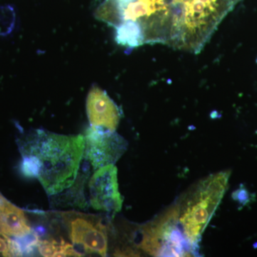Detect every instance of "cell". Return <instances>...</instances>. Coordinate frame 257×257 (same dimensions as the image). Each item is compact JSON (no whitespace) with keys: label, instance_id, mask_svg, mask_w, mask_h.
<instances>
[{"label":"cell","instance_id":"1","mask_svg":"<svg viewBox=\"0 0 257 257\" xmlns=\"http://www.w3.org/2000/svg\"><path fill=\"white\" fill-rule=\"evenodd\" d=\"M84 147L83 135L66 136L37 130L23 155H33L38 160L40 171L37 179L47 194L55 195L74 184Z\"/></svg>","mask_w":257,"mask_h":257},{"label":"cell","instance_id":"2","mask_svg":"<svg viewBox=\"0 0 257 257\" xmlns=\"http://www.w3.org/2000/svg\"><path fill=\"white\" fill-rule=\"evenodd\" d=\"M231 172L221 171L199 181L178 203L179 225L194 252L223 197Z\"/></svg>","mask_w":257,"mask_h":257},{"label":"cell","instance_id":"3","mask_svg":"<svg viewBox=\"0 0 257 257\" xmlns=\"http://www.w3.org/2000/svg\"><path fill=\"white\" fill-rule=\"evenodd\" d=\"M178 214V206L175 204L144 225L140 248L153 256H194L195 253L179 225Z\"/></svg>","mask_w":257,"mask_h":257},{"label":"cell","instance_id":"4","mask_svg":"<svg viewBox=\"0 0 257 257\" xmlns=\"http://www.w3.org/2000/svg\"><path fill=\"white\" fill-rule=\"evenodd\" d=\"M73 244L86 253L106 256L108 248L107 229L96 216L75 211L62 214Z\"/></svg>","mask_w":257,"mask_h":257},{"label":"cell","instance_id":"5","mask_svg":"<svg viewBox=\"0 0 257 257\" xmlns=\"http://www.w3.org/2000/svg\"><path fill=\"white\" fill-rule=\"evenodd\" d=\"M84 157L96 170L114 165L126 150V142L116 132L91 126L84 135Z\"/></svg>","mask_w":257,"mask_h":257},{"label":"cell","instance_id":"6","mask_svg":"<svg viewBox=\"0 0 257 257\" xmlns=\"http://www.w3.org/2000/svg\"><path fill=\"white\" fill-rule=\"evenodd\" d=\"M91 206L96 210L116 213L121 210L123 199L118 184L117 169L109 165L96 170L89 181Z\"/></svg>","mask_w":257,"mask_h":257},{"label":"cell","instance_id":"7","mask_svg":"<svg viewBox=\"0 0 257 257\" xmlns=\"http://www.w3.org/2000/svg\"><path fill=\"white\" fill-rule=\"evenodd\" d=\"M86 108L91 126L116 131L121 117L119 109L106 92L97 86L92 87L88 94Z\"/></svg>","mask_w":257,"mask_h":257},{"label":"cell","instance_id":"8","mask_svg":"<svg viewBox=\"0 0 257 257\" xmlns=\"http://www.w3.org/2000/svg\"><path fill=\"white\" fill-rule=\"evenodd\" d=\"M32 231L25 212L13 204H0V232L12 237H21Z\"/></svg>","mask_w":257,"mask_h":257},{"label":"cell","instance_id":"9","mask_svg":"<svg viewBox=\"0 0 257 257\" xmlns=\"http://www.w3.org/2000/svg\"><path fill=\"white\" fill-rule=\"evenodd\" d=\"M21 171L23 175L28 178H38L40 171L38 160L33 155L25 154L22 161Z\"/></svg>","mask_w":257,"mask_h":257},{"label":"cell","instance_id":"10","mask_svg":"<svg viewBox=\"0 0 257 257\" xmlns=\"http://www.w3.org/2000/svg\"><path fill=\"white\" fill-rule=\"evenodd\" d=\"M62 241L63 240H62V241L59 243L57 240L54 239H40L38 245H37V250L42 256H55L56 253L60 247Z\"/></svg>","mask_w":257,"mask_h":257},{"label":"cell","instance_id":"11","mask_svg":"<svg viewBox=\"0 0 257 257\" xmlns=\"http://www.w3.org/2000/svg\"><path fill=\"white\" fill-rule=\"evenodd\" d=\"M82 253L79 252L74 248L73 245L62 241L58 251L55 254V256H80Z\"/></svg>","mask_w":257,"mask_h":257},{"label":"cell","instance_id":"12","mask_svg":"<svg viewBox=\"0 0 257 257\" xmlns=\"http://www.w3.org/2000/svg\"><path fill=\"white\" fill-rule=\"evenodd\" d=\"M234 198L236 200L239 201L240 204H246L249 200L250 197L247 191L241 187L234 193Z\"/></svg>","mask_w":257,"mask_h":257},{"label":"cell","instance_id":"13","mask_svg":"<svg viewBox=\"0 0 257 257\" xmlns=\"http://www.w3.org/2000/svg\"><path fill=\"white\" fill-rule=\"evenodd\" d=\"M2 234L3 236H0V253L5 256H11L8 236L7 235Z\"/></svg>","mask_w":257,"mask_h":257},{"label":"cell","instance_id":"14","mask_svg":"<svg viewBox=\"0 0 257 257\" xmlns=\"http://www.w3.org/2000/svg\"><path fill=\"white\" fill-rule=\"evenodd\" d=\"M6 199H5V198L0 194V204H3V203L6 202Z\"/></svg>","mask_w":257,"mask_h":257}]
</instances>
